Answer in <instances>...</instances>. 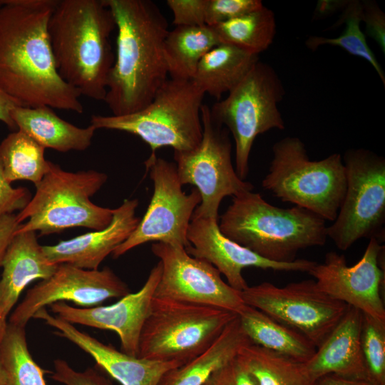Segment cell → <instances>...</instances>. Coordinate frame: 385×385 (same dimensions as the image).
<instances>
[{
	"instance_id": "1",
	"label": "cell",
	"mask_w": 385,
	"mask_h": 385,
	"mask_svg": "<svg viewBox=\"0 0 385 385\" xmlns=\"http://www.w3.org/2000/svg\"><path fill=\"white\" fill-rule=\"evenodd\" d=\"M56 0H4L0 7V88L19 106L83 113L80 93L56 69L48 23Z\"/></svg>"
},
{
	"instance_id": "2",
	"label": "cell",
	"mask_w": 385,
	"mask_h": 385,
	"mask_svg": "<svg viewBox=\"0 0 385 385\" xmlns=\"http://www.w3.org/2000/svg\"><path fill=\"white\" fill-rule=\"evenodd\" d=\"M117 29L115 61L104 99L113 115L146 107L168 79L163 45L167 19L149 0H103Z\"/></svg>"
},
{
	"instance_id": "3",
	"label": "cell",
	"mask_w": 385,
	"mask_h": 385,
	"mask_svg": "<svg viewBox=\"0 0 385 385\" xmlns=\"http://www.w3.org/2000/svg\"><path fill=\"white\" fill-rule=\"evenodd\" d=\"M114 16L103 0H56L48 34L56 69L81 96L103 101L115 61Z\"/></svg>"
},
{
	"instance_id": "4",
	"label": "cell",
	"mask_w": 385,
	"mask_h": 385,
	"mask_svg": "<svg viewBox=\"0 0 385 385\" xmlns=\"http://www.w3.org/2000/svg\"><path fill=\"white\" fill-rule=\"evenodd\" d=\"M232 197L220 230L267 260L290 262L299 250L326 243V220L304 208L275 207L252 191Z\"/></svg>"
},
{
	"instance_id": "5",
	"label": "cell",
	"mask_w": 385,
	"mask_h": 385,
	"mask_svg": "<svg viewBox=\"0 0 385 385\" xmlns=\"http://www.w3.org/2000/svg\"><path fill=\"white\" fill-rule=\"evenodd\" d=\"M107 178L106 173L93 170L68 172L51 163L35 186L33 197L16 215L20 223L16 233L33 231L42 236L72 227L104 229L110 225L114 209L98 206L91 197Z\"/></svg>"
},
{
	"instance_id": "6",
	"label": "cell",
	"mask_w": 385,
	"mask_h": 385,
	"mask_svg": "<svg viewBox=\"0 0 385 385\" xmlns=\"http://www.w3.org/2000/svg\"><path fill=\"white\" fill-rule=\"evenodd\" d=\"M262 185L282 201L333 222L346 187L342 156L336 153L311 160L299 138H284L272 146L269 173Z\"/></svg>"
},
{
	"instance_id": "7",
	"label": "cell",
	"mask_w": 385,
	"mask_h": 385,
	"mask_svg": "<svg viewBox=\"0 0 385 385\" xmlns=\"http://www.w3.org/2000/svg\"><path fill=\"white\" fill-rule=\"evenodd\" d=\"M205 95L192 80L168 78L142 110L124 115H93L91 125L96 130L137 135L148 144L151 153L162 147L190 150L202 139L200 109Z\"/></svg>"
},
{
	"instance_id": "8",
	"label": "cell",
	"mask_w": 385,
	"mask_h": 385,
	"mask_svg": "<svg viewBox=\"0 0 385 385\" xmlns=\"http://www.w3.org/2000/svg\"><path fill=\"white\" fill-rule=\"evenodd\" d=\"M236 316L219 308L153 297L138 357L184 364L207 349Z\"/></svg>"
},
{
	"instance_id": "9",
	"label": "cell",
	"mask_w": 385,
	"mask_h": 385,
	"mask_svg": "<svg viewBox=\"0 0 385 385\" xmlns=\"http://www.w3.org/2000/svg\"><path fill=\"white\" fill-rule=\"evenodd\" d=\"M285 91L269 64L260 60L243 79L210 108L212 118L232 134L235 145V171L245 180L253 143L260 134L285 128L278 103Z\"/></svg>"
},
{
	"instance_id": "10",
	"label": "cell",
	"mask_w": 385,
	"mask_h": 385,
	"mask_svg": "<svg viewBox=\"0 0 385 385\" xmlns=\"http://www.w3.org/2000/svg\"><path fill=\"white\" fill-rule=\"evenodd\" d=\"M200 113V143L190 150L174 151V160L182 185H192L201 196L192 216L217 219L220 205L226 196L252 191L254 186L236 173L228 130L212 118L207 105H202Z\"/></svg>"
},
{
	"instance_id": "11",
	"label": "cell",
	"mask_w": 385,
	"mask_h": 385,
	"mask_svg": "<svg viewBox=\"0 0 385 385\" xmlns=\"http://www.w3.org/2000/svg\"><path fill=\"white\" fill-rule=\"evenodd\" d=\"M346 192L327 237L342 250L357 240L382 236L385 218V160L366 149H351L342 157Z\"/></svg>"
},
{
	"instance_id": "12",
	"label": "cell",
	"mask_w": 385,
	"mask_h": 385,
	"mask_svg": "<svg viewBox=\"0 0 385 385\" xmlns=\"http://www.w3.org/2000/svg\"><path fill=\"white\" fill-rule=\"evenodd\" d=\"M145 165L153 183V196L136 228L112 252L113 258L148 242L185 249L190 246L187 232L201 202L198 190L194 187L190 193L184 192L175 164L158 157L155 153H151Z\"/></svg>"
},
{
	"instance_id": "13",
	"label": "cell",
	"mask_w": 385,
	"mask_h": 385,
	"mask_svg": "<svg viewBox=\"0 0 385 385\" xmlns=\"http://www.w3.org/2000/svg\"><path fill=\"white\" fill-rule=\"evenodd\" d=\"M244 303L257 308L304 335L317 348L346 312L337 300L312 279L277 287L265 282L240 292Z\"/></svg>"
},
{
	"instance_id": "14",
	"label": "cell",
	"mask_w": 385,
	"mask_h": 385,
	"mask_svg": "<svg viewBox=\"0 0 385 385\" xmlns=\"http://www.w3.org/2000/svg\"><path fill=\"white\" fill-rule=\"evenodd\" d=\"M151 251L162 265L153 297L212 307L235 314L245 304L240 292L225 282L217 268L190 255L185 247L154 242Z\"/></svg>"
},
{
	"instance_id": "15",
	"label": "cell",
	"mask_w": 385,
	"mask_h": 385,
	"mask_svg": "<svg viewBox=\"0 0 385 385\" xmlns=\"http://www.w3.org/2000/svg\"><path fill=\"white\" fill-rule=\"evenodd\" d=\"M317 287L331 297L355 307L362 313L385 322L382 298L384 287V246L369 240L362 257L348 266L345 257L335 252L325 255L307 272Z\"/></svg>"
},
{
	"instance_id": "16",
	"label": "cell",
	"mask_w": 385,
	"mask_h": 385,
	"mask_svg": "<svg viewBox=\"0 0 385 385\" xmlns=\"http://www.w3.org/2000/svg\"><path fill=\"white\" fill-rule=\"evenodd\" d=\"M130 292L127 284L108 267L86 270L67 263L28 290L9 317V323L26 327L41 309L58 302L70 301L90 307L111 298H122Z\"/></svg>"
},
{
	"instance_id": "17",
	"label": "cell",
	"mask_w": 385,
	"mask_h": 385,
	"mask_svg": "<svg viewBox=\"0 0 385 385\" xmlns=\"http://www.w3.org/2000/svg\"><path fill=\"white\" fill-rule=\"evenodd\" d=\"M187 239L190 243L185 249L187 252L212 264L225 277L227 284L239 292L248 287L242 274L245 268L308 272L317 263L305 259L290 262L267 260L225 237L220 230L216 218L192 216Z\"/></svg>"
},
{
	"instance_id": "18",
	"label": "cell",
	"mask_w": 385,
	"mask_h": 385,
	"mask_svg": "<svg viewBox=\"0 0 385 385\" xmlns=\"http://www.w3.org/2000/svg\"><path fill=\"white\" fill-rule=\"evenodd\" d=\"M161 272L159 261L138 292H130L111 305L74 307L66 302H58L50 307L57 317L71 324L115 332L120 341L121 351L138 357L140 333L150 313Z\"/></svg>"
},
{
	"instance_id": "19",
	"label": "cell",
	"mask_w": 385,
	"mask_h": 385,
	"mask_svg": "<svg viewBox=\"0 0 385 385\" xmlns=\"http://www.w3.org/2000/svg\"><path fill=\"white\" fill-rule=\"evenodd\" d=\"M34 318L44 321L56 329V335L68 339L89 354L97 366L121 385H158L168 371L183 365L175 361H154L128 355L81 332L74 324L53 316L46 308L39 309Z\"/></svg>"
},
{
	"instance_id": "20",
	"label": "cell",
	"mask_w": 385,
	"mask_h": 385,
	"mask_svg": "<svg viewBox=\"0 0 385 385\" xmlns=\"http://www.w3.org/2000/svg\"><path fill=\"white\" fill-rule=\"evenodd\" d=\"M137 199H125L114 209L108 226L53 245L42 246L47 260L53 264L67 263L86 270H98L103 260L134 231L140 219L135 215Z\"/></svg>"
},
{
	"instance_id": "21",
	"label": "cell",
	"mask_w": 385,
	"mask_h": 385,
	"mask_svg": "<svg viewBox=\"0 0 385 385\" xmlns=\"http://www.w3.org/2000/svg\"><path fill=\"white\" fill-rule=\"evenodd\" d=\"M361 325L362 312L348 305L342 318L317 348L313 356L304 363L314 381L334 374L369 381L361 351Z\"/></svg>"
},
{
	"instance_id": "22",
	"label": "cell",
	"mask_w": 385,
	"mask_h": 385,
	"mask_svg": "<svg viewBox=\"0 0 385 385\" xmlns=\"http://www.w3.org/2000/svg\"><path fill=\"white\" fill-rule=\"evenodd\" d=\"M58 265L50 262L33 231L16 233L5 252L0 278V314L7 319L19 296L31 282L46 279Z\"/></svg>"
},
{
	"instance_id": "23",
	"label": "cell",
	"mask_w": 385,
	"mask_h": 385,
	"mask_svg": "<svg viewBox=\"0 0 385 385\" xmlns=\"http://www.w3.org/2000/svg\"><path fill=\"white\" fill-rule=\"evenodd\" d=\"M11 115L16 128L44 148L61 153L87 149L96 130L92 125L77 127L60 118L48 106H16Z\"/></svg>"
},
{
	"instance_id": "24",
	"label": "cell",
	"mask_w": 385,
	"mask_h": 385,
	"mask_svg": "<svg viewBox=\"0 0 385 385\" xmlns=\"http://www.w3.org/2000/svg\"><path fill=\"white\" fill-rule=\"evenodd\" d=\"M253 344L237 315L202 353L168 371L158 385H202L210 375L235 359L240 350Z\"/></svg>"
},
{
	"instance_id": "25",
	"label": "cell",
	"mask_w": 385,
	"mask_h": 385,
	"mask_svg": "<svg viewBox=\"0 0 385 385\" xmlns=\"http://www.w3.org/2000/svg\"><path fill=\"white\" fill-rule=\"evenodd\" d=\"M251 342L267 349L305 363L317 348L304 335L262 311L245 304L237 314Z\"/></svg>"
},
{
	"instance_id": "26",
	"label": "cell",
	"mask_w": 385,
	"mask_h": 385,
	"mask_svg": "<svg viewBox=\"0 0 385 385\" xmlns=\"http://www.w3.org/2000/svg\"><path fill=\"white\" fill-rule=\"evenodd\" d=\"M259 61L258 56L220 43L205 53L192 81L206 94L218 101L231 91Z\"/></svg>"
},
{
	"instance_id": "27",
	"label": "cell",
	"mask_w": 385,
	"mask_h": 385,
	"mask_svg": "<svg viewBox=\"0 0 385 385\" xmlns=\"http://www.w3.org/2000/svg\"><path fill=\"white\" fill-rule=\"evenodd\" d=\"M219 44L212 26H178L169 31L163 51L170 78L192 80L202 56Z\"/></svg>"
},
{
	"instance_id": "28",
	"label": "cell",
	"mask_w": 385,
	"mask_h": 385,
	"mask_svg": "<svg viewBox=\"0 0 385 385\" xmlns=\"http://www.w3.org/2000/svg\"><path fill=\"white\" fill-rule=\"evenodd\" d=\"M237 359L258 385H316L304 364L255 344L242 347Z\"/></svg>"
},
{
	"instance_id": "29",
	"label": "cell",
	"mask_w": 385,
	"mask_h": 385,
	"mask_svg": "<svg viewBox=\"0 0 385 385\" xmlns=\"http://www.w3.org/2000/svg\"><path fill=\"white\" fill-rule=\"evenodd\" d=\"M220 43L258 56L272 43L276 20L272 10L262 7L212 26Z\"/></svg>"
},
{
	"instance_id": "30",
	"label": "cell",
	"mask_w": 385,
	"mask_h": 385,
	"mask_svg": "<svg viewBox=\"0 0 385 385\" xmlns=\"http://www.w3.org/2000/svg\"><path fill=\"white\" fill-rule=\"evenodd\" d=\"M45 150L21 130L9 134L0 142V158L8 182L28 180L37 185L52 163L45 158Z\"/></svg>"
},
{
	"instance_id": "31",
	"label": "cell",
	"mask_w": 385,
	"mask_h": 385,
	"mask_svg": "<svg viewBox=\"0 0 385 385\" xmlns=\"http://www.w3.org/2000/svg\"><path fill=\"white\" fill-rule=\"evenodd\" d=\"M0 359L6 374L7 385H47L44 370L29 350L25 327L8 322L0 344Z\"/></svg>"
},
{
	"instance_id": "32",
	"label": "cell",
	"mask_w": 385,
	"mask_h": 385,
	"mask_svg": "<svg viewBox=\"0 0 385 385\" xmlns=\"http://www.w3.org/2000/svg\"><path fill=\"white\" fill-rule=\"evenodd\" d=\"M361 21L362 4L359 1H348L339 21V24L342 23L346 24L344 32L340 36L337 38L310 36L305 43L312 51L322 45L339 46L349 54L367 61L375 69L384 86V71L367 44L365 36L360 28Z\"/></svg>"
},
{
	"instance_id": "33",
	"label": "cell",
	"mask_w": 385,
	"mask_h": 385,
	"mask_svg": "<svg viewBox=\"0 0 385 385\" xmlns=\"http://www.w3.org/2000/svg\"><path fill=\"white\" fill-rule=\"evenodd\" d=\"M361 345L369 382L385 385V322L362 313Z\"/></svg>"
},
{
	"instance_id": "34",
	"label": "cell",
	"mask_w": 385,
	"mask_h": 385,
	"mask_svg": "<svg viewBox=\"0 0 385 385\" xmlns=\"http://www.w3.org/2000/svg\"><path fill=\"white\" fill-rule=\"evenodd\" d=\"M263 6L260 0H207L205 25L213 26Z\"/></svg>"
},
{
	"instance_id": "35",
	"label": "cell",
	"mask_w": 385,
	"mask_h": 385,
	"mask_svg": "<svg viewBox=\"0 0 385 385\" xmlns=\"http://www.w3.org/2000/svg\"><path fill=\"white\" fill-rule=\"evenodd\" d=\"M51 378L64 385H113L95 368L88 367L82 371H76L61 359L54 360Z\"/></svg>"
},
{
	"instance_id": "36",
	"label": "cell",
	"mask_w": 385,
	"mask_h": 385,
	"mask_svg": "<svg viewBox=\"0 0 385 385\" xmlns=\"http://www.w3.org/2000/svg\"><path fill=\"white\" fill-rule=\"evenodd\" d=\"M207 0H168L173 12V24L178 26H205Z\"/></svg>"
},
{
	"instance_id": "37",
	"label": "cell",
	"mask_w": 385,
	"mask_h": 385,
	"mask_svg": "<svg viewBox=\"0 0 385 385\" xmlns=\"http://www.w3.org/2000/svg\"><path fill=\"white\" fill-rule=\"evenodd\" d=\"M202 385H258L235 357L213 372Z\"/></svg>"
},
{
	"instance_id": "38",
	"label": "cell",
	"mask_w": 385,
	"mask_h": 385,
	"mask_svg": "<svg viewBox=\"0 0 385 385\" xmlns=\"http://www.w3.org/2000/svg\"><path fill=\"white\" fill-rule=\"evenodd\" d=\"M30 200L27 188H14L6 179L0 158V217L21 210Z\"/></svg>"
},
{
	"instance_id": "39",
	"label": "cell",
	"mask_w": 385,
	"mask_h": 385,
	"mask_svg": "<svg viewBox=\"0 0 385 385\" xmlns=\"http://www.w3.org/2000/svg\"><path fill=\"white\" fill-rule=\"evenodd\" d=\"M362 4V21L366 25L369 34L379 43L384 53L385 51V18L384 14L376 4L366 1Z\"/></svg>"
},
{
	"instance_id": "40",
	"label": "cell",
	"mask_w": 385,
	"mask_h": 385,
	"mask_svg": "<svg viewBox=\"0 0 385 385\" xmlns=\"http://www.w3.org/2000/svg\"><path fill=\"white\" fill-rule=\"evenodd\" d=\"M19 225L14 213L0 217V267L6 249Z\"/></svg>"
},
{
	"instance_id": "41",
	"label": "cell",
	"mask_w": 385,
	"mask_h": 385,
	"mask_svg": "<svg viewBox=\"0 0 385 385\" xmlns=\"http://www.w3.org/2000/svg\"><path fill=\"white\" fill-rule=\"evenodd\" d=\"M18 103L0 88V121L10 128H16L11 118V111Z\"/></svg>"
},
{
	"instance_id": "42",
	"label": "cell",
	"mask_w": 385,
	"mask_h": 385,
	"mask_svg": "<svg viewBox=\"0 0 385 385\" xmlns=\"http://www.w3.org/2000/svg\"><path fill=\"white\" fill-rule=\"evenodd\" d=\"M316 385H374L367 381L345 379L334 374H328L317 381Z\"/></svg>"
},
{
	"instance_id": "43",
	"label": "cell",
	"mask_w": 385,
	"mask_h": 385,
	"mask_svg": "<svg viewBox=\"0 0 385 385\" xmlns=\"http://www.w3.org/2000/svg\"><path fill=\"white\" fill-rule=\"evenodd\" d=\"M7 325L6 319L0 314V344L6 333Z\"/></svg>"
},
{
	"instance_id": "44",
	"label": "cell",
	"mask_w": 385,
	"mask_h": 385,
	"mask_svg": "<svg viewBox=\"0 0 385 385\" xmlns=\"http://www.w3.org/2000/svg\"><path fill=\"white\" fill-rule=\"evenodd\" d=\"M0 385H7V377L4 366L0 359Z\"/></svg>"
},
{
	"instance_id": "45",
	"label": "cell",
	"mask_w": 385,
	"mask_h": 385,
	"mask_svg": "<svg viewBox=\"0 0 385 385\" xmlns=\"http://www.w3.org/2000/svg\"><path fill=\"white\" fill-rule=\"evenodd\" d=\"M4 4V0H0V7L1 6V5Z\"/></svg>"
}]
</instances>
